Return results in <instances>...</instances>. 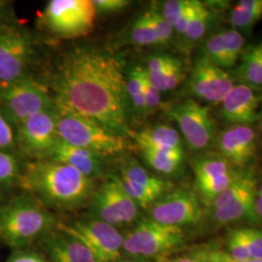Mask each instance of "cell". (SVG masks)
<instances>
[{
	"label": "cell",
	"instance_id": "2e32d148",
	"mask_svg": "<svg viewBox=\"0 0 262 262\" xmlns=\"http://www.w3.org/2000/svg\"><path fill=\"white\" fill-rule=\"evenodd\" d=\"M219 154L236 168H244L253 161L256 150V134L249 125H230L216 137Z\"/></svg>",
	"mask_w": 262,
	"mask_h": 262
},
{
	"label": "cell",
	"instance_id": "52a82bcc",
	"mask_svg": "<svg viewBox=\"0 0 262 262\" xmlns=\"http://www.w3.org/2000/svg\"><path fill=\"white\" fill-rule=\"evenodd\" d=\"M54 107L49 88L30 76L0 89V111L15 128L31 116Z\"/></svg>",
	"mask_w": 262,
	"mask_h": 262
},
{
	"label": "cell",
	"instance_id": "836d02e7",
	"mask_svg": "<svg viewBox=\"0 0 262 262\" xmlns=\"http://www.w3.org/2000/svg\"><path fill=\"white\" fill-rule=\"evenodd\" d=\"M243 238L252 259H262V229L254 227L237 228Z\"/></svg>",
	"mask_w": 262,
	"mask_h": 262
},
{
	"label": "cell",
	"instance_id": "e0dca14e",
	"mask_svg": "<svg viewBox=\"0 0 262 262\" xmlns=\"http://www.w3.org/2000/svg\"><path fill=\"white\" fill-rule=\"evenodd\" d=\"M261 96L256 90L245 84H235L221 102L220 114L231 125L252 126L258 121Z\"/></svg>",
	"mask_w": 262,
	"mask_h": 262
},
{
	"label": "cell",
	"instance_id": "3957f363",
	"mask_svg": "<svg viewBox=\"0 0 262 262\" xmlns=\"http://www.w3.org/2000/svg\"><path fill=\"white\" fill-rule=\"evenodd\" d=\"M57 224L51 210L27 192L0 206V236L14 251L41 242L56 230Z\"/></svg>",
	"mask_w": 262,
	"mask_h": 262
},
{
	"label": "cell",
	"instance_id": "6da1fadb",
	"mask_svg": "<svg viewBox=\"0 0 262 262\" xmlns=\"http://www.w3.org/2000/svg\"><path fill=\"white\" fill-rule=\"evenodd\" d=\"M56 107L101 124L122 136L131 135L128 97L121 61L94 46L76 47L58 60L51 78Z\"/></svg>",
	"mask_w": 262,
	"mask_h": 262
},
{
	"label": "cell",
	"instance_id": "7dc6e473",
	"mask_svg": "<svg viewBox=\"0 0 262 262\" xmlns=\"http://www.w3.org/2000/svg\"><path fill=\"white\" fill-rule=\"evenodd\" d=\"M116 262H150L148 259H144V258H138V257H132V256H126L124 255L122 258L119 259Z\"/></svg>",
	"mask_w": 262,
	"mask_h": 262
},
{
	"label": "cell",
	"instance_id": "60d3db41",
	"mask_svg": "<svg viewBox=\"0 0 262 262\" xmlns=\"http://www.w3.org/2000/svg\"><path fill=\"white\" fill-rule=\"evenodd\" d=\"M6 262H49L45 254L31 248L14 251Z\"/></svg>",
	"mask_w": 262,
	"mask_h": 262
},
{
	"label": "cell",
	"instance_id": "7402d4cb",
	"mask_svg": "<svg viewBox=\"0 0 262 262\" xmlns=\"http://www.w3.org/2000/svg\"><path fill=\"white\" fill-rule=\"evenodd\" d=\"M241 81L256 91L262 89V42L243 51L241 62L235 71Z\"/></svg>",
	"mask_w": 262,
	"mask_h": 262
},
{
	"label": "cell",
	"instance_id": "277c9868",
	"mask_svg": "<svg viewBox=\"0 0 262 262\" xmlns=\"http://www.w3.org/2000/svg\"><path fill=\"white\" fill-rule=\"evenodd\" d=\"M56 112L57 131L60 140L92 150L104 158L121 155L127 149V140L124 136L83 116L57 107Z\"/></svg>",
	"mask_w": 262,
	"mask_h": 262
},
{
	"label": "cell",
	"instance_id": "d4e9b609",
	"mask_svg": "<svg viewBox=\"0 0 262 262\" xmlns=\"http://www.w3.org/2000/svg\"><path fill=\"white\" fill-rule=\"evenodd\" d=\"M21 169L16 154L0 150V197L6 195L16 186L19 187Z\"/></svg>",
	"mask_w": 262,
	"mask_h": 262
},
{
	"label": "cell",
	"instance_id": "9a60e30c",
	"mask_svg": "<svg viewBox=\"0 0 262 262\" xmlns=\"http://www.w3.org/2000/svg\"><path fill=\"white\" fill-rule=\"evenodd\" d=\"M234 79L225 69L211 63L205 57H198L188 82V90L207 103H221L234 86Z\"/></svg>",
	"mask_w": 262,
	"mask_h": 262
},
{
	"label": "cell",
	"instance_id": "f907efd6",
	"mask_svg": "<svg viewBox=\"0 0 262 262\" xmlns=\"http://www.w3.org/2000/svg\"><path fill=\"white\" fill-rule=\"evenodd\" d=\"M0 231H1V229H0Z\"/></svg>",
	"mask_w": 262,
	"mask_h": 262
},
{
	"label": "cell",
	"instance_id": "74e56055",
	"mask_svg": "<svg viewBox=\"0 0 262 262\" xmlns=\"http://www.w3.org/2000/svg\"><path fill=\"white\" fill-rule=\"evenodd\" d=\"M147 13L149 15L150 23L157 32L160 44H167L173 36L174 28L164 19L160 11L156 6H152L150 9L147 10Z\"/></svg>",
	"mask_w": 262,
	"mask_h": 262
},
{
	"label": "cell",
	"instance_id": "1f68e13d",
	"mask_svg": "<svg viewBox=\"0 0 262 262\" xmlns=\"http://www.w3.org/2000/svg\"><path fill=\"white\" fill-rule=\"evenodd\" d=\"M184 77V67L182 62L173 57L167 66L164 73L159 78V81L155 86L159 90L160 93L168 92L176 89L181 82L183 81Z\"/></svg>",
	"mask_w": 262,
	"mask_h": 262
},
{
	"label": "cell",
	"instance_id": "f546056e",
	"mask_svg": "<svg viewBox=\"0 0 262 262\" xmlns=\"http://www.w3.org/2000/svg\"><path fill=\"white\" fill-rule=\"evenodd\" d=\"M225 49L226 68H230L237 63L239 57L242 56L245 40L243 35L236 29L223 30Z\"/></svg>",
	"mask_w": 262,
	"mask_h": 262
},
{
	"label": "cell",
	"instance_id": "b9f144b4",
	"mask_svg": "<svg viewBox=\"0 0 262 262\" xmlns=\"http://www.w3.org/2000/svg\"><path fill=\"white\" fill-rule=\"evenodd\" d=\"M93 4L96 13L112 14L125 9L130 2L127 0H94Z\"/></svg>",
	"mask_w": 262,
	"mask_h": 262
},
{
	"label": "cell",
	"instance_id": "603a6c76",
	"mask_svg": "<svg viewBox=\"0 0 262 262\" xmlns=\"http://www.w3.org/2000/svg\"><path fill=\"white\" fill-rule=\"evenodd\" d=\"M195 185L228 175L237 169L222 155L207 154L197 159L193 166Z\"/></svg>",
	"mask_w": 262,
	"mask_h": 262
},
{
	"label": "cell",
	"instance_id": "e575fe53",
	"mask_svg": "<svg viewBox=\"0 0 262 262\" xmlns=\"http://www.w3.org/2000/svg\"><path fill=\"white\" fill-rule=\"evenodd\" d=\"M192 0H168L162 4L160 13L169 25L174 28L185 12L190 6Z\"/></svg>",
	"mask_w": 262,
	"mask_h": 262
},
{
	"label": "cell",
	"instance_id": "d6a6232c",
	"mask_svg": "<svg viewBox=\"0 0 262 262\" xmlns=\"http://www.w3.org/2000/svg\"><path fill=\"white\" fill-rule=\"evenodd\" d=\"M262 19V11L246 10L236 5L229 14V23L234 29L249 30Z\"/></svg>",
	"mask_w": 262,
	"mask_h": 262
},
{
	"label": "cell",
	"instance_id": "ab89813d",
	"mask_svg": "<svg viewBox=\"0 0 262 262\" xmlns=\"http://www.w3.org/2000/svg\"><path fill=\"white\" fill-rule=\"evenodd\" d=\"M144 95L146 102V114L156 111L161 103V93L150 83L146 71L144 76Z\"/></svg>",
	"mask_w": 262,
	"mask_h": 262
},
{
	"label": "cell",
	"instance_id": "cb8c5ba5",
	"mask_svg": "<svg viewBox=\"0 0 262 262\" xmlns=\"http://www.w3.org/2000/svg\"><path fill=\"white\" fill-rule=\"evenodd\" d=\"M146 163L159 174L172 175L177 173L184 161V150L140 149Z\"/></svg>",
	"mask_w": 262,
	"mask_h": 262
},
{
	"label": "cell",
	"instance_id": "f6af8a7d",
	"mask_svg": "<svg viewBox=\"0 0 262 262\" xmlns=\"http://www.w3.org/2000/svg\"><path fill=\"white\" fill-rule=\"evenodd\" d=\"M163 262H201V260L197 257L196 254L192 251L191 253L184 254V255H180V256L171 258V259Z\"/></svg>",
	"mask_w": 262,
	"mask_h": 262
},
{
	"label": "cell",
	"instance_id": "ba28073f",
	"mask_svg": "<svg viewBox=\"0 0 262 262\" xmlns=\"http://www.w3.org/2000/svg\"><path fill=\"white\" fill-rule=\"evenodd\" d=\"M56 228L81 241L97 262H116L124 256L123 233L107 223L85 216L58 223Z\"/></svg>",
	"mask_w": 262,
	"mask_h": 262
},
{
	"label": "cell",
	"instance_id": "8d00e7d4",
	"mask_svg": "<svg viewBox=\"0 0 262 262\" xmlns=\"http://www.w3.org/2000/svg\"><path fill=\"white\" fill-rule=\"evenodd\" d=\"M17 150L16 128L0 111V150L16 154Z\"/></svg>",
	"mask_w": 262,
	"mask_h": 262
},
{
	"label": "cell",
	"instance_id": "d6986e66",
	"mask_svg": "<svg viewBox=\"0 0 262 262\" xmlns=\"http://www.w3.org/2000/svg\"><path fill=\"white\" fill-rule=\"evenodd\" d=\"M40 243L49 262H97L84 244L57 228Z\"/></svg>",
	"mask_w": 262,
	"mask_h": 262
},
{
	"label": "cell",
	"instance_id": "44dd1931",
	"mask_svg": "<svg viewBox=\"0 0 262 262\" xmlns=\"http://www.w3.org/2000/svg\"><path fill=\"white\" fill-rule=\"evenodd\" d=\"M256 190L257 188L248 191L226 206L212 209V217L215 224L225 225L242 220L257 221L259 217L255 212Z\"/></svg>",
	"mask_w": 262,
	"mask_h": 262
},
{
	"label": "cell",
	"instance_id": "ac0fdd59",
	"mask_svg": "<svg viewBox=\"0 0 262 262\" xmlns=\"http://www.w3.org/2000/svg\"><path fill=\"white\" fill-rule=\"evenodd\" d=\"M104 157L92 150L58 140L50 159L77 170L84 177L94 180L101 177L105 171Z\"/></svg>",
	"mask_w": 262,
	"mask_h": 262
},
{
	"label": "cell",
	"instance_id": "7a4b0ae2",
	"mask_svg": "<svg viewBox=\"0 0 262 262\" xmlns=\"http://www.w3.org/2000/svg\"><path fill=\"white\" fill-rule=\"evenodd\" d=\"M94 182L63 163L39 159L23 165L19 187L49 210L66 212L90 204Z\"/></svg>",
	"mask_w": 262,
	"mask_h": 262
},
{
	"label": "cell",
	"instance_id": "5bb4252c",
	"mask_svg": "<svg viewBox=\"0 0 262 262\" xmlns=\"http://www.w3.org/2000/svg\"><path fill=\"white\" fill-rule=\"evenodd\" d=\"M119 178L124 190L143 209H149L171 189L168 182L152 175L132 157L122 160Z\"/></svg>",
	"mask_w": 262,
	"mask_h": 262
},
{
	"label": "cell",
	"instance_id": "ffe728a7",
	"mask_svg": "<svg viewBox=\"0 0 262 262\" xmlns=\"http://www.w3.org/2000/svg\"><path fill=\"white\" fill-rule=\"evenodd\" d=\"M131 135L139 149L183 150L180 133L169 124H156Z\"/></svg>",
	"mask_w": 262,
	"mask_h": 262
},
{
	"label": "cell",
	"instance_id": "f1b7e54d",
	"mask_svg": "<svg viewBox=\"0 0 262 262\" xmlns=\"http://www.w3.org/2000/svg\"><path fill=\"white\" fill-rule=\"evenodd\" d=\"M213 20L212 11L208 8L206 4L199 2L193 17L190 20L185 37L190 42H196L205 36L208 28H210Z\"/></svg>",
	"mask_w": 262,
	"mask_h": 262
},
{
	"label": "cell",
	"instance_id": "4fadbf2b",
	"mask_svg": "<svg viewBox=\"0 0 262 262\" xmlns=\"http://www.w3.org/2000/svg\"><path fill=\"white\" fill-rule=\"evenodd\" d=\"M168 115L193 150H204L215 138V125L209 108L193 99H187L169 109Z\"/></svg>",
	"mask_w": 262,
	"mask_h": 262
},
{
	"label": "cell",
	"instance_id": "bcb514c9",
	"mask_svg": "<svg viewBox=\"0 0 262 262\" xmlns=\"http://www.w3.org/2000/svg\"><path fill=\"white\" fill-rule=\"evenodd\" d=\"M255 212L259 219H262V184L257 187L256 198H255Z\"/></svg>",
	"mask_w": 262,
	"mask_h": 262
},
{
	"label": "cell",
	"instance_id": "4dcf8cb0",
	"mask_svg": "<svg viewBox=\"0 0 262 262\" xmlns=\"http://www.w3.org/2000/svg\"><path fill=\"white\" fill-rule=\"evenodd\" d=\"M203 57L211 63L226 69L225 49L223 30L215 32L207 39L203 45Z\"/></svg>",
	"mask_w": 262,
	"mask_h": 262
},
{
	"label": "cell",
	"instance_id": "4316f807",
	"mask_svg": "<svg viewBox=\"0 0 262 262\" xmlns=\"http://www.w3.org/2000/svg\"><path fill=\"white\" fill-rule=\"evenodd\" d=\"M130 37L132 42L138 46L148 47L161 45L147 11L133 23L131 27Z\"/></svg>",
	"mask_w": 262,
	"mask_h": 262
},
{
	"label": "cell",
	"instance_id": "f35d334b",
	"mask_svg": "<svg viewBox=\"0 0 262 262\" xmlns=\"http://www.w3.org/2000/svg\"><path fill=\"white\" fill-rule=\"evenodd\" d=\"M201 262H262V259H249L246 261H236L225 251L213 248H203L193 251Z\"/></svg>",
	"mask_w": 262,
	"mask_h": 262
},
{
	"label": "cell",
	"instance_id": "9c48e42d",
	"mask_svg": "<svg viewBox=\"0 0 262 262\" xmlns=\"http://www.w3.org/2000/svg\"><path fill=\"white\" fill-rule=\"evenodd\" d=\"M96 14L90 0H52L43 12L42 21L56 37L75 39L94 29Z\"/></svg>",
	"mask_w": 262,
	"mask_h": 262
},
{
	"label": "cell",
	"instance_id": "ee69618b",
	"mask_svg": "<svg viewBox=\"0 0 262 262\" xmlns=\"http://www.w3.org/2000/svg\"><path fill=\"white\" fill-rule=\"evenodd\" d=\"M237 5L243 9L262 11V0H242Z\"/></svg>",
	"mask_w": 262,
	"mask_h": 262
},
{
	"label": "cell",
	"instance_id": "83f0119b",
	"mask_svg": "<svg viewBox=\"0 0 262 262\" xmlns=\"http://www.w3.org/2000/svg\"><path fill=\"white\" fill-rule=\"evenodd\" d=\"M241 174H242L241 171L236 170L228 175L222 176L201 184H197L196 188L199 195L201 197V200L210 207L215 198L219 196L223 191H225V189L229 187Z\"/></svg>",
	"mask_w": 262,
	"mask_h": 262
},
{
	"label": "cell",
	"instance_id": "681fc988",
	"mask_svg": "<svg viewBox=\"0 0 262 262\" xmlns=\"http://www.w3.org/2000/svg\"><path fill=\"white\" fill-rule=\"evenodd\" d=\"M5 6H6V4H5V2H3V1H0V16L4 13V11H5Z\"/></svg>",
	"mask_w": 262,
	"mask_h": 262
},
{
	"label": "cell",
	"instance_id": "7bdbcfd3",
	"mask_svg": "<svg viewBox=\"0 0 262 262\" xmlns=\"http://www.w3.org/2000/svg\"><path fill=\"white\" fill-rule=\"evenodd\" d=\"M200 1H197V0H192L190 6L188 7V9L185 12V14L183 15V17L181 18V19L179 20L178 24L176 25V27L174 28V30L177 32V34H179L180 36H184L186 35L187 33V28H188V25L190 23V20L193 17V14L195 12V9L198 6Z\"/></svg>",
	"mask_w": 262,
	"mask_h": 262
},
{
	"label": "cell",
	"instance_id": "c3c4849f",
	"mask_svg": "<svg viewBox=\"0 0 262 262\" xmlns=\"http://www.w3.org/2000/svg\"><path fill=\"white\" fill-rule=\"evenodd\" d=\"M258 126H259V129L262 131V108L261 110L259 111V115H258Z\"/></svg>",
	"mask_w": 262,
	"mask_h": 262
},
{
	"label": "cell",
	"instance_id": "30bf717a",
	"mask_svg": "<svg viewBox=\"0 0 262 262\" xmlns=\"http://www.w3.org/2000/svg\"><path fill=\"white\" fill-rule=\"evenodd\" d=\"M35 45L27 30L0 26V89L28 77Z\"/></svg>",
	"mask_w": 262,
	"mask_h": 262
},
{
	"label": "cell",
	"instance_id": "8992f818",
	"mask_svg": "<svg viewBox=\"0 0 262 262\" xmlns=\"http://www.w3.org/2000/svg\"><path fill=\"white\" fill-rule=\"evenodd\" d=\"M139 215L140 208L124 190L119 176L110 175L95 187L86 216L122 229L131 227Z\"/></svg>",
	"mask_w": 262,
	"mask_h": 262
},
{
	"label": "cell",
	"instance_id": "8fae6325",
	"mask_svg": "<svg viewBox=\"0 0 262 262\" xmlns=\"http://www.w3.org/2000/svg\"><path fill=\"white\" fill-rule=\"evenodd\" d=\"M17 147L31 160L50 159L59 140L56 106L37 113L16 128Z\"/></svg>",
	"mask_w": 262,
	"mask_h": 262
},
{
	"label": "cell",
	"instance_id": "5b68a950",
	"mask_svg": "<svg viewBox=\"0 0 262 262\" xmlns=\"http://www.w3.org/2000/svg\"><path fill=\"white\" fill-rule=\"evenodd\" d=\"M185 242L183 228L161 225L148 216L138 220L123 233V253L150 260L178 250Z\"/></svg>",
	"mask_w": 262,
	"mask_h": 262
},
{
	"label": "cell",
	"instance_id": "7c38bea8",
	"mask_svg": "<svg viewBox=\"0 0 262 262\" xmlns=\"http://www.w3.org/2000/svg\"><path fill=\"white\" fill-rule=\"evenodd\" d=\"M149 210V217L161 225L183 228L200 223L203 210L196 194L187 188L170 189Z\"/></svg>",
	"mask_w": 262,
	"mask_h": 262
},
{
	"label": "cell",
	"instance_id": "d590c367",
	"mask_svg": "<svg viewBox=\"0 0 262 262\" xmlns=\"http://www.w3.org/2000/svg\"><path fill=\"white\" fill-rule=\"evenodd\" d=\"M225 252L236 261H246L252 259L250 253L244 243L243 238L241 237L237 228L232 229L227 236L226 251Z\"/></svg>",
	"mask_w": 262,
	"mask_h": 262
},
{
	"label": "cell",
	"instance_id": "484cf974",
	"mask_svg": "<svg viewBox=\"0 0 262 262\" xmlns=\"http://www.w3.org/2000/svg\"><path fill=\"white\" fill-rule=\"evenodd\" d=\"M144 76L145 69L140 66L131 68L127 75L126 81V94L128 101L136 112L146 114V102L144 95Z\"/></svg>",
	"mask_w": 262,
	"mask_h": 262
}]
</instances>
